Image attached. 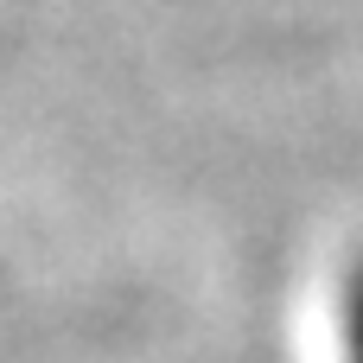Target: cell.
Returning <instances> with one entry per match:
<instances>
[{
    "mask_svg": "<svg viewBox=\"0 0 363 363\" xmlns=\"http://www.w3.org/2000/svg\"><path fill=\"white\" fill-rule=\"evenodd\" d=\"M338 363H363V249L338 287Z\"/></svg>",
    "mask_w": 363,
    "mask_h": 363,
    "instance_id": "obj_1",
    "label": "cell"
}]
</instances>
